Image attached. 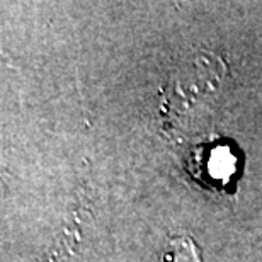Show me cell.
I'll list each match as a JSON object with an SVG mask.
<instances>
[{
  "instance_id": "obj_1",
  "label": "cell",
  "mask_w": 262,
  "mask_h": 262,
  "mask_svg": "<svg viewBox=\"0 0 262 262\" xmlns=\"http://www.w3.org/2000/svg\"><path fill=\"white\" fill-rule=\"evenodd\" d=\"M162 262H199V255L189 238H176L167 245Z\"/></svg>"
}]
</instances>
